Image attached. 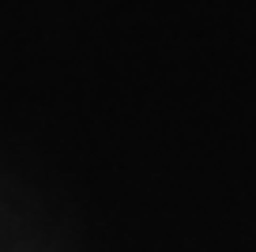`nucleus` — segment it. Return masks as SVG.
<instances>
[]
</instances>
